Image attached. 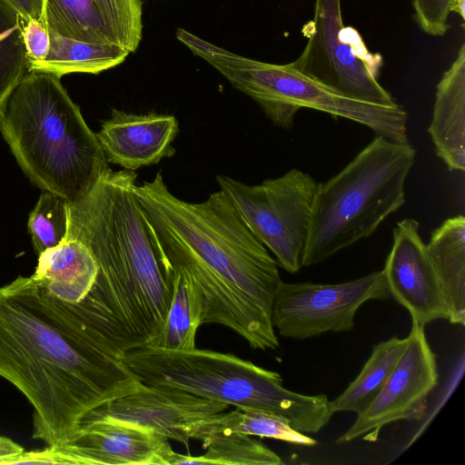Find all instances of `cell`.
Listing matches in <instances>:
<instances>
[{
    "mask_svg": "<svg viewBox=\"0 0 465 465\" xmlns=\"http://www.w3.org/2000/svg\"><path fill=\"white\" fill-rule=\"evenodd\" d=\"M66 207L65 200L51 192L42 191L28 219V231L37 255L64 240L67 227Z\"/></svg>",
    "mask_w": 465,
    "mask_h": 465,
    "instance_id": "cell-26",
    "label": "cell"
},
{
    "mask_svg": "<svg viewBox=\"0 0 465 465\" xmlns=\"http://www.w3.org/2000/svg\"><path fill=\"white\" fill-rule=\"evenodd\" d=\"M177 39L201 57L230 84L254 100L276 126L290 129L302 108L358 123L376 135L397 143H409L408 113L400 104H374L344 96L290 63L276 64L239 55L178 28Z\"/></svg>",
    "mask_w": 465,
    "mask_h": 465,
    "instance_id": "cell-7",
    "label": "cell"
},
{
    "mask_svg": "<svg viewBox=\"0 0 465 465\" xmlns=\"http://www.w3.org/2000/svg\"><path fill=\"white\" fill-rule=\"evenodd\" d=\"M428 132L437 155L451 172L465 170V44L436 86Z\"/></svg>",
    "mask_w": 465,
    "mask_h": 465,
    "instance_id": "cell-17",
    "label": "cell"
},
{
    "mask_svg": "<svg viewBox=\"0 0 465 465\" xmlns=\"http://www.w3.org/2000/svg\"><path fill=\"white\" fill-rule=\"evenodd\" d=\"M413 218L398 222L383 273L391 293L410 312L412 322L425 326L448 320L439 282Z\"/></svg>",
    "mask_w": 465,
    "mask_h": 465,
    "instance_id": "cell-13",
    "label": "cell"
},
{
    "mask_svg": "<svg viewBox=\"0 0 465 465\" xmlns=\"http://www.w3.org/2000/svg\"><path fill=\"white\" fill-rule=\"evenodd\" d=\"M135 194L165 269L188 273L204 299L203 323L227 327L252 349L275 350L276 261L221 190L202 203L174 196L158 172Z\"/></svg>",
    "mask_w": 465,
    "mask_h": 465,
    "instance_id": "cell-2",
    "label": "cell"
},
{
    "mask_svg": "<svg viewBox=\"0 0 465 465\" xmlns=\"http://www.w3.org/2000/svg\"><path fill=\"white\" fill-rule=\"evenodd\" d=\"M122 361L144 384L180 389L235 408L272 412L303 433L319 432L333 415L326 395L289 391L278 372L231 353L145 345L124 352Z\"/></svg>",
    "mask_w": 465,
    "mask_h": 465,
    "instance_id": "cell-5",
    "label": "cell"
},
{
    "mask_svg": "<svg viewBox=\"0 0 465 465\" xmlns=\"http://www.w3.org/2000/svg\"><path fill=\"white\" fill-rule=\"evenodd\" d=\"M165 270L172 280V299L162 330L149 345L171 351L193 349L197 330L203 324V295L188 273Z\"/></svg>",
    "mask_w": 465,
    "mask_h": 465,
    "instance_id": "cell-20",
    "label": "cell"
},
{
    "mask_svg": "<svg viewBox=\"0 0 465 465\" xmlns=\"http://www.w3.org/2000/svg\"><path fill=\"white\" fill-rule=\"evenodd\" d=\"M405 350L384 386L371 405L357 415L354 423L339 439L345 443L362 437L378 439L381 430L401 420H421L427 410V398L438 385L436 355L424 326L412 322Z\"/></svg>",
    "mask_w": 465,
    "mask_h": 465,
    "instance_id": "cell-11",
    "label": "cell"
},
{
    "mask_svg": "<svg viewBox=\"0 0 465 465\" xmlns=\"http://www.w3.org/2000/svg\"><path fill=\"white\" fill-rule=\"evenodd\" d=\"M122 357L31 276L0 287V377L32 404L35 439L62 446L88 411L138 388Z\"/></svg>",
    "mask_w": 465,
    "mask_h": 465,
    "instance_id": "cell-1",
    "label": "cell"
},
{
    "mask_svg": "<svg viewBox=\"0 0 465 465\" xmlns=\"http://www.w3.org/2000/svg\"><path fill=\"white\" fill-rule=\"evenodd\" d=\"M22 36L28 62L45 58L50 47V37L47 28L41 21L25 22Z\"/></svg>",
    "mask_w": 465,
    "mask_h": 465,
    "instance_id": "cell-28",
    "label": "cell"
},
{
    "mask_svg": "<svg viewBox=\"0 0 465 465\" xmlns=\"http://www.w3.org/2000/svg\"><path fill=\"white\" fill-rule=\"evenodd\" d=\"M407 344V338L392 337L374 346L360 374L335 400L330 401L332 413L363 412L379 394Z\"/></svg>",
    "mask_w": 465,
    "mask_h": 465,
    "instance_id": "cell-23",
    "label": "cell"
},
{
    "mask_svg": "<svg viewBox=\"0 0 465 465\" xmlns=\"http://www.w3.org/2000/svg\"><path fill=\"white\" fill-rule=\"evenodd\" d=\"M302 33L307 44L292 67L351 99L397 104L378 81L382 56L369 51L357 29L344 25L341 0H315L313 18Z\"/></svg>",
    "mask_w": 465,
    "mask_h": 465,
    "instance_id": "cell-9",
    "label": "cell"
},
{
    "mask_svg": "<svg viewBox=\"0 0 465 465\" xmlns=\"http://www.w3.org/2000/svg\"><path fill=\"white\" fill-rule=\"evenodd\" d=\"M178 120L170 114H136L114 109L96 137L108 163L135 171L174 155Z\"/></svg>",
    "mask_w": 465,
    "mask_h": 465,
    "instance_id": "cell-16",
    "label": "cell"
},
{
    "mask_svg": "<svg viewBox=\"0 0 465 465\" xmlns=\"http://www.w3.org/2000/svg\"><path fill=\"white\" fill-rule=\"evenodd\" d=\"M142 0H44L42 23L61 36L129 53L142 39Z\"/></svg>",
    "mask_w": 465,
    "mask_h": 465,
    "instance_id": "cell-14",
    "label": "cell"
},
{
    "mask_svg": "<svg viewBox=\"0 0 465 465\" xmlns=\"http://www.w3.org/2000/svg\"><path fill=\"white\" fill-rule=\"evenodd\" d=\"M205 452L199 456L174 452L172 465H281L282 460L267 446L242 433L213 434L202 440Z\"/></svg>",
    "mask_w": 465,
    "mask_h": 465,
    "instance_id": "cell-24",
    "label": "cell"
},
{
    "mask_svg": "<svg viewBox=\"0 0 465 465\" xmlns=\"http://www.w3.org/2000/svg\"><path fill=\"white\" fill-rule=\"evenodd\" d=\"M390 297L382 270L341 283L282 282L272 322L280 335L297 340L347 331L353 329L355 314L364 302Z\"/></svg>",
    "mask_w": 465,
    "mask_h": 465,
    "instance_id": "cell-10",
    "label": "cell"
},
{
    "mask_svg": "<svg viewBox=\"0 0 465 465\" xmlns=\"http://www.w3.org/2000/svg\"><path fill=\"white\" fill-rule=\"evenodd\" d=\"M242 433L261 438H270L291 444L314 446L317 441L303 432L296 430L283 417L272 412L235 408L229 412H220L198 425L194 440H203L213 434Z\"/></svg>",
    "mask_w": 465,
    "mask_h": 465,
    "instance_id": "cell-22",
    "label": "cell"
},
{
    "mask_svg": "<svg viewBox=\"0 0 465 465\" xmlns=\"http://www.w3.org/2000/svg\"><path fill=\"white\" fill-rule=\"evenodd\" d=\"M24 25L21 15L0 0V119L10 94L29 72L22 36Z\"/></svg>",
    "mask_w": 465,
    "mask_h": 465,
    "instance_id": "cell-25",
    "label": "cell"
},
{
    "mask_svg": "<svg viewBox=\"0 0 465 465\" xmlns=\"http://www.w3.org/2000/svg\"><path fill=\"white\" fill-rule=\"evenodd\" d=\"M229 407L180 389L142 383L91 410L82 420L124 423L188 445L199 424Z\"/></svg>",
    "mask_w": 465,
    "mask_h": 465,
    "instance_id": "cell-12",
    "label": "cell"
},
{
    "mask_svg": "<svg viewBox=\"0 0 465 465\" xmlns=\"http://www.w3.org/2000/svg\"><path fill=\"white\" fill-rule=\"evenodd\" d=\"M48 32V54L43 60L28 62L29 71L45 72L60 78L72 73L99 74L120 64L129 54L115 45L88 44Z\"/></svg>",
    "mask_w": 465,
    "mask_h": 465,
    "instance_id": "cell-21",
    "label": "cell"
},
{
    "mask_svg": "<svg viewBox=\"0 0 465 465\" xmlns=\"http://www.w3.org/2000/svg\"><path fill=\"white\" fill-rule=\"evenodd\" d=\"M0 132L26 177L66 202L83 198L109 168L96 134L54 74L29 71L21 79Z\"/></svg>",
    "mask_w": 465,
    "mask_h": 465,
    "instance_id": "cell-4",
    "label": "cell"
},
{
    "mask_svg": "<svg viewBox=\"0 0 465 465\" xmlns=\"http://www.w3.org/2000/svg\"><path fill=\"white\" fill-rule=\"evenodd\" d=\"M136 177L134 171L107 168L66 207L65 235L82 242L98 265L88 298L124 352L159 335L173 292L135 194Z\"/></svg>",
    "mask_w": 465,
    "mask_h": 465,
    "instance_id": "cell-3",
    "label": "cell"
},
{
    "mask_svg": "<svg viewBox=\"0 0 465 465\" xmlns=\"http://www.w3.org/2000/svg\"><path fill=\"white\" fill-rule=\"evenodd\" d=\"M24 451V448L11 439L0 436V464L7 465Z\"/></svg>",
    "mask_w": 465,
    "mask_h": 465,
    "instance_id": "cell-30",
    "label": "cell"
},
{
    "mask_svg": "<svg viewBox=\"0 0 465 465\" xmlns=\"http://www.w3.org/2000/svg\"><path fill=\"white\" fill-rule=\"evenodd\" d=\"M220 190L231 201L252 234L291 273L302 268L318 183L292 168L283 175L249 185L217 175Z\"/></svg>",
    "mask_w": 465,
    "mask_h": 465,
    "instance_id": "cell-8",
    "label": "cell"
},
{
    "mask_svg": "<svg viewBox=\"0 0 465 465\" xmlns=\"http://www.w3.org/2000/svg\"><path fill=\"white\" fill-rule=\"evenodd\" d=\"M452 0H413L414 17L422 32L443 36L450 28L448 18Z\"/></svg>",
    "mask_w": 465,
    "mask_h": 465,
    "instance_id": "cell-27",
    "label": "cell"
},
{
    "mask_svg": "<svg viewBox=\"0 0 465 465\" xmlns=\"http://www.w3.org/2000/svg\"><path fill=\"white\" fill-rule=\"evenodd\" d=\"M98 265L79 240L65 235L56 246L38 255L31 277L55 298L70 303L82 302L92 290Z\"/></svg>",
    "mask_w": 465,
    "mask_h": 465,
    "instance_id": "cell-18",
    "label": "cell"
},
{
    "mask_svg": "<svg viewBox=\"0 0 465 465\" xmlns=\"http://www.w3.org/2000/svg\"><path fill=\"white\" fill-rule=\"evenodd\" d=\"M416 150L376 135L342 170L318 183L302 267L371 236L405 203Z\"/></svg>",
    "mask_w": 465,
    "mask_h": 465,
    "instance_id": "cell-6",
    "label": "cell"
},
{
    "mask_svg": "<svg viewBox=\"0 0 465 465\" xmlns=\"http://www.w3.org/2000/svg\"><path fill=\"white\" fill-rule=\"evenodd\" d=\"M452 324L465 323V217L445 220L426 244Z\"/></svg>",
    "mask_w": 465,
    "mask_h": 465,
    "instance_id": "cell-19",
    "label": "cell"
},
{
    "mask_svg": "<svg viewBox=\"0 0 465 465\" xmlns=\"http://www.w3.org/2000/svg\"><path fill=\"white\" fill-rule=\"evenodd\" d=\"M24 19L42 22L44 0H5Z\"/></svg>",
    "mask_w": 465,
    "mask_h": 465,
    "instance_id": "cell-29",
    "label": "cell"
},
{
    "mask_svg": "<svg viewBox=\"0 0 465 465\" xmlns=\"http://www.w3.org/2000/svg\"><path fill=\"white\" fill-rule=\"evenodd\" d=\"M71 465H172L169 440L114 421L82 420L73 437L55 446Z\"/></svg>",
    "mask_w": 465,
    "mask_h": 465,
    "instance_id": "cell-15",
    "label": "cell"
},
{
    "mask_svg": "<svg viewBox=\"0 0 465 465\" xmlns=\"http://www.w3.org/2000/svg\"><path fill=\"white\" fill-rule=\"evenodd\" d=\"M450 12H455L465 19V0H452Z\"/></svg>",
    "mask_w": 465,
    "mask_h": 465,
    "instance_id": "cell-31",
    "label": "cell"
}]
</instances>
